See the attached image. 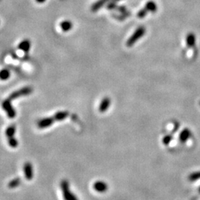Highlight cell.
Returning a JSON list of instances; mask_svg holds the SVG:
<instances>
[{
  "label": "cell",
  "instance_id": "52a82bcc",
  "mask_svg": "<svg viewBox=\"0 0 200 200\" xmlns=\"http://www.w3.org/2000/svg\"><path fill=\"white\" fill-rule=\"evenodd\" d=\"M111 99L109 97H105L100 102V105L99 107V112L104 113L105 111H108V108H110V105H111Z\"/></svg>",
  "mask_w": 200,
  "mask_h": 200
},
{
  "label": "cell",
  "instance_id": "4fadbf2b",
  "mask_svg": "<svg viewBox=\"0 0 200 200\" xmlns=\"http://www.w3.org/2000/svg\"><path fill=\"white\" fill-rule=\"evenodd\" d=\"M19 48L20 50H23L25 53H28L29 51L30 48H31V42L29 40L25 39L22 41H21L20 44H19Z\"/></svg>",
  "mask_w": 200,
  "mask_h": 200
},
{
  "label": "cell",
  "instance_id": "6da1fadb",
  "mask_svg": "<svg viewBox=\"0 0 200 200\" xmlns=\"http://www.w3.org/2000/svg\"><path fill=\"white\" fill-rule=\"evenodd\" d=\"M145 32H146V29L144 26H140L136 29V31L133 32V33L129 37L128 39L126 41V45L127 47H132L138 40L140 39L142 36L145 34Z\"/></svg>",
  "mask_w": 200,
  "mask_h": 200
},
{
  "label": "cell",
  "instance_id": "ffe728a7",
  "mask_svg": "<svg viewBox=\"0 0 200 200\" xmlns=\"http://www.w3.org/2000/svg\"><path fill=\"white\" fill-rule=\"evenodd\" d=\"M8 144L11 148H16L18 146V141L15 139L14 137H10L8 138Z\"/></svg>",
  "mask_w": 200,
  "mask_h": 200
},
{
  "label": "cell",
  "instance_id": "603a6c76",
  "mask_svg": "<svg viewBox=\"0 0 200 200\" xmlns=\"http://www.w3.org/2000/svg\"><path fill=\"white\" fill-rule=\"evenodd\" d=\"M36 1L39 3H42L44 2V1H45V0H36Z\"/></svg>",
  "mask_w": 200,
  "mask_h": 200
},
{
  "label": "cell",
  "instance_id": "44dd1931",
  "mask_svg": "<svg viewBox=\"0 0 200 200\" xmlns=\"http://www.w3.org/2000/svg\"><path fill=\"white\" fill-rule=\"evenodd\" d=\"M148 11L146 10V9L142 8V9H141V10H139V12H138L136 16H137L138 18H139V19H143V18H145V16H147V13H148Z\"/></svg>",
  "mask_w": 200,
  "mask_h": 200
},
{
  "label": "cell",
  "instance_id": "d4e9b609",
  "mask_svg": "<svg viewBox=\"0 0 200 200\" xmlns=\"http://www.w3.org/2000/svg\"><path fill=\"white\" fill-rule=\"evenodd\" d=\"M199 105H200V102H199Z\"/></svg>",
  "mask_w": 200,
  "mask_h": 200
},
{
  "label": "cell",
  "instance_id": "9c48e42d",
  "mask_svg": "<svg viewBox=\"0 0 200 200\" xmlns=\"http://www.w3.org/2000/svg\"><path fill=\"white\" fill-rule=\"evenodd\" d=\"M191 130L188 128L184 129V130L181 132L180 134H179V141H180L182 143H185V142H186L188 140V139L191 137Z\"/></svg>",
  "mask_w": 200,
  "mask_h": 200
},
{
  "label": "cell",
  "instance_id": "d6986e66",
  "mask_svg": "<svg viewBox=\"0 0 200 200\" xmlns=\"http://www.w3.org/2000/svg\"><path fill=\"white\" fill-rule=\"evenodd\" d=\"M188 179L191 182H195V181L200 179V171L194 172V173H191L188 176Z\"/></svg>",
  "mask_w": 200,
  "mask_h": 200
},
{
  "label": "cell",
  "instance_id": "5b68a950",
  "mask_svg": "<svg viewBox=\"0 0 200 200\" xmlns=\"http://www.w3.org/2000/svg\"><path fill=\"white\" fill-rule=\"evenodd\" d=\"M23 171L25 173V176L28 180H31L33 177V170L31 163L26 162L23 166Z\"/></svg>",
  "mask_w": 200,
  "mask_h": 200
},
{
  "label": "cell",
  "instance_id": "cb8c5ba5",
  "mask_svg": "<svg viewBox=\"0 0 200 200\" xmlns=\"http://www.w3.org/2000/svg\"><path fill=\"white\" fill-rule=\"evenodd\" d=\"M199 193H200V188H199Z\"/></svg>",
  "mask_w": 200,
  "mask_h": 200
},
{
  "label": "cell",
  "instance_id": "8992f818",
  "mask_svg": "<svg viewBox=\"0 0 200 200\" xmlns=\"http://www.w3.org/2000/svg\"><path fill=\"white\" fill-rule=\"evenodd\" d=\"M93 189L99 193H104L108 190V185L102 181H97L93 184Z\"/></svg>",
  "mask_w": 200,
  "mask_h": 200
},
{
  "label": "cell",
  "instance_id": "7402d4cb",
  "mask_svg": "<svg viewBox=\"0 0 200 200\" xmlns=\"http://www.w3.org/2000/svg\"><path fill=\"white\" fill-rule=\"evenodd\" d=\"M172 140V136L171 135H166L165 136H164L162 139V142L164 145H168Z\"/></svg>",
  "mask_w": 200,
  "mask_h": 200
},
{
  "label": "cell",
  "instance_id": "ba28073f",
  "mask_svg": "<svg viewBox=\"0 0 200 200\" xmlns=\"http://www.w3.org/2000/svg\"><path fill=\"white\" fill-rule=\"evenodd\" d=\"M53 121H54V119L50 118V117L42 119H41L38 122V127L41 129L48 127L52 125V124L53 123Z\"/></svg>",
  "mask_w": 200,
  "mask_h": 200
},
{
  "label": "cell",
  "instance_id": "8fae6325",
  "mask_svg": "<svg viewBox=\"0 0 200 200\" xmlns=\"http://www.w3.org/2000/svg\"><path fill=\"white\" fill-rule=\"evenodd\" d=\"M109 0H98L96 2H95L94 4H93V5L91 6V10L93 12H96L102 7V6L105 5Z\"/></svg>",
  "mask_w": 200,
  "mask_h": 200
},
{
  "label": "cell",
  "instance_id": "5bb4252c",
  "mask_svg": "<svg viewBox=\"0 0 200 200\" xmlns=\"http://www.w3.org/2000/svg\"><path fill=\"white\" fill-rule=\"evenodd\" d=\"M60 28L65 32L69 31L73 28V24L71 21L65 20L60 23Z\"/></svg>",
  "mask_w": 200,
  "mask_h": 200
},
{
  "label": "cell",
  "instance_id": "9a60e30c",
  "mask_svg": "<svg viewBox=\"0 0 200 200\" xmlns=\"http://www.w3.org/2000/svg\"><path fill=\"white\" fill-rule=\"evenodd\" d=\"M69 113L68 111H59L54 115V119L56 121H62L68 116Z\"/></svg>",
  "mask_w": 200,
  "mask_h": 200
},
{
  "label": "cell",
  "instance_id": "ac0fdd59",
  "mask_svg": "<svg viewBox=\"0 0 200 200\" xmlns=\"http://www.w3.org/2000/svg\"><path fill=\"white\" fill-rule=\"evenodd\" d=\"M10 77V71L7 69H2L0 71V79L7 80Z\"/></svg>",
  "mask_w": 200,
  "mask_h": 200
},
{
  "label": "cell",
  "instance_id": "30bf717a",
  "mask_svg": "<svg viewBox=\"0 0 200 200\" xmlns=\"http://www.w3.org/2000/svg\"><path fill=\"white\" fill-rule=\"evenodd\" d=\"M187 46L190 48H192L196 44V36L193 33H189L186 36Z\"/></svg>",
  "mask_w": 200,
  "mask_h": 200
},
{
  "label": "cell",
  "instance_id": "7a4b0ae2",
  "mask_svg": "<svg viewBox=\"0 0 200 200\" xmlns=\"http://www.w3.org/2000/svg\"><path fill=\"white\" fill-rule=\"evenodd\" d=\"M60 185L63 192L64 200H78L77 197L70 191L69 182H68V180H65V179L62 180Z\"/></svg>",
  "mask_w": 200,
  "mask_h": 200
},
{
  "label": "cell",
  "instance_id": "2e32d148",
  "mask_svg": "<svg viewBox=\"0 0 200 200\" xmlns=\"http://www.w3.org/2000/svg\"><path fill=\"white\" fill-rule=\"evenodd\" d=\"M16 133V125L15 124H11L8 126L5 130V135L7 137H13Z\"/></svg>",
  "mask_w": 200,
  "mask_h": 200
},
{
  "label": "cell",
  "instance_id": "277c9868",
  "mask_svg": "<svg viewBox=\"0 0 200 200\" xmlns=\"http://www.w3.org/2000/svg\"><path fill=\"white\" fill-rule=\"evenodd\" d=\"M2 108H4V111L7 113V116L10 119H13L16 116V111L13 108V107L12 106L11 103H10V100L9 99H6L2 103Z\"/></svg>",
  "mask_w": 200,
  "mask_h": 200
},
{
  "label": "cell",
  "instance_id": "e0dca14e",
  "mask_svg": "<svg viewBox=\"0 0 200 200\" xmlns=\"http://www.w3.org/2000/svg\"><path fill=\"white\" fill-rule=\"evenodd\" d=\"M21 184V179L20 178H15V179H12L10 182L8 183V188H16L19 186Z\"/></svg>",
  "mask_w": 200,
  "mask_h": 200
},
{
  "label": "cell",
  "instance_id": "3957f363",
  "mask_svg": "<svg viewBox=\"0 0 200 200\" xmlns=\"http://www.w3.org/2000/svg\"><path fill=\"white\" fill-rule=\"evenodd\" d=\"M33 89L31 87H25L19 89V90H16V91L13 92L9 96V99L10 100H13V99H17V98L20 97L22 96H27L32 93Z\"/></svg>",
  "mask_w": 200,
  "mask_h": 200
},
{
  "label": "cell",
  "instance_id": "7c38bea8",
  "mask_svg": "<svg viewBox=\"0 0 200 200\" xmlns=\"http://www.w3.org/2000/svg\"><path fill=\"white\" fill-rule=\"evenodd\" d=\"M145 8L148 11L151 12V13H155L157 11V4L154 2L153 1H148L145 4Z\"/></svg>",
  "mask_w": 200,
  "mask_h": 200
}]
</instances>
